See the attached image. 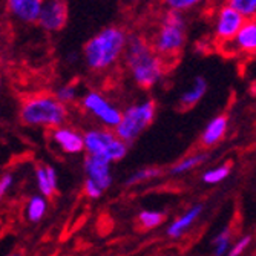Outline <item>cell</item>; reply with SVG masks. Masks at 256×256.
Segmentation results:
<instances>
[{"mask_svg":"<svg viewBox=\"0 0 256 256\" xmlns=\"http://www.w3.org/2000/svg\"><path fill=\"white\" fill-rule=\"evenodd\" d=\"M123 60L130 78L138 88L152 89L166 76V62L142 36H129Z\"/></svg>","mask_w":256,"mask_h":256,"instance_id":"1","label":"cell"},{"mask_svg":"<svg viewBox=\"0 0 256 256\" xmlns=\"http://www.w3.org/2000/svg\"><path fill=\"white\" fill-rule=\"evenodd\" d=\"M129 40L128 31L120 25L104 26L83 46V60L94 72H106L117 64L124 54Z\"/></svg>","mask_w":256,"mask_h":256,"instance_id":"2","label":"cell"},{"mask_svg":"<svg viewBox=\"0 0 256 256\" xmlns=\"http://www.w3.org/2000/svg\"><path fill=\"white\" fill-rule=\"evenodd\" d=\"M188 28L184 14L166 10L160 16L150 37L152 50L164 62L176 58L188 43Z\"/></svg>","mask_w":256,"mask_h":256,"instance_id":"3","label":"cell"},{"mask_svg":"<svg viewBox=\"0 0 256 256\" xmlns=\"http://www.w3.org/2000/svg\"><path fill=\"white\" fill-rule=\"evenodd\" d=\"M20 118L28 126L60 128L68 118V109L54 96L37 94L23 102Z\"/></svg>","mask_w":256,"mask_h":256,"instance_id":"4","label":"cell"},{"mask_svg":"<svg viewBox=\"0 0 256 256\" xmlns=\"http://www.w3.org/2000/svg\"><path fill=\"white\" fill-rule=\"evenodd\" d=\"M156 106L154 100H144L134 103L122 112V120L115 128V136L120 138L126 144L135 140L146 130L155 118Z\"/></svg>","mask_w":256,"mask_h":256,"instance_id":"5","label":"cell"},{"mask_svg":"<svg viewBox=\"0 0 256 256\" xmlns=\"http://www.w3.org/2000/svg\"><path fill=\"white\" fill-rule=\"evenodd\" d=\"M83 150L89 156L115 162L126 156L128 144L108 129H90L83 135Z\"/></svg>","mask_w":256,"mask_h":256,"instance_id":"6","label":"cell"},{"mask_svg":"<svg viewBox=\"0 0 256 256\" xmlns=\"http://www.w3.org/2000/svg\"><path fill=\"white\" fill-rule=\"evenodd\" d=\"M244 22H246V18L238 11H235L232 6H228L226 2L221 4L214 11V18H212L215 42L220 46L228 43L236 36V32L241 30Z\"/></svg>","mask_w":256,"mask_h":256,"instance_id":"7","label":"cell"},{"mask_svg":"<svg viewBox=\"0 0 256 256\" xmlns=\"http://www.w3.org/2000/svg\"><path fill=\"white\" fill-rule=\"evenodd\" d=\"M82 106L92 117H96L102 124L108 128H117L122 120V110L112 104L102 92L89 90L82 97Z\"/></svg>","mask_w":256,"mask_h":256,"instance_id":"8","label":"cell"},{"mask_svg":"<svg viewBox=\"0 0 256 256\" xmlns=\"http://www.w3.org/2000/svg\"><path fill=\"white\" fill-rule=\"evenodd\" d=\"M69 20L68 0H43L36 25L44 32L62 31Z\"/></svg>","mask_w":256,"mask_h":256,"instance_id":"9","label":"cell"},{"mask_svg":"<svg viewBox=\"0 0 256 256\" xmlns=\"http://www.w3.org/2000/svg\"><path fill=\"white\" fill-rule=\"evenodd\" d=\"M221 48L235 56H253L256 51V20H246L236 36Z\"/></svg>","mask_w":256,"mask_h":256,"instance_id":"10","label":"cell"},{"mask_svg":"<svg viewBox=\"0 0 256 256\" xmlns=\"http://www.w3.org/2000/svg\"><path fill=\"white\" fill-rule=\"evenodd\" d=\"M43 0H5L6 12L16 23L36 25Z\"/></svg>","mask_w":256,"mask_h":256,"instance_id":"11","label":"cell"},{"mask_svg":"<svg viewBox=\"0 0 256 256\" xmlns=\"http://www.w3.org/2000/svg\"><path fill=\"white\" fill-rule=\"evenodd\" d=\"M84 172H86V178L90 180L92 182H96L103 192L110 188L112 174H110L109 161L88 155L84 160Z\"/></svg>","mask_w":256,"mask_h":256,"instance_id":"12","label":"cell"},{"mask_svg":"<svg viewBox=\"0 0 256 256\" xmlns=\"http://www.w3.org/2000/svg\"><path fill=\"white\" fill-rule=\"evenodd\" d=\"M54 142L60 146V149L66 154H80L83 152V135L71 128H56L52 132Z\"/></svg>","mask_w":256,"mask_h":256,"instance_id":"13","label":"cell"},{"mask_svg":"<svg viewBox=\"0 0 256 256\" xmlns=\"http://www.w3.org/2000/svg\"><path fill=\"white\" fill-rule=\"evenodd\" d=\"M227 126H228V118L226 115H216V117H214L206 126V129L201 135V143L206 148L215 146L224 138V135L227 132Z\"/></svg>","mask_w":256,"mask_h":256,"instance_id":"14","label":"cell"},{"mask_svg":"<svg viewBox=\"0 0 256 256\" xmlns=\"http://www.w3.org/2000/svg\"><path fill=\"white\" fill-rule=\"evenodd\" d=\"M201 214H202V206L201 204H195L194 207H190L188 212H184L178 220H175L168 227V235L170 238H180V236H182L186 232H188L195 224V221L200 218Z\"/></svg>","mask_w":256,"mask_h":256,"instance_id":"15","label":"cell"},{"mask_svg":"<svg viewBox=\"0 0 256 256\" xmlns=\"http://www.w3.org/2000/svg\"><path fill=\"white\" fill-rule=\"evenodd\" d=\"M207 88L208 86H207V82L204 77H195L190 88L186 89L180 97L181 108L189 109V108H194L195 104H198L202 100V97L206 96Z\"/></svg>","mask_w":256,"mask_h":256,"instance_id":"16","label":"cell"},{"mask_svg":"<svg viewBox=\"0 0 256 256\" xmlns=\"http://www.w3.org/2000/svg\"><path fill=\"white\" fill-rule=\"evenodd\" d=\"M212 0H160V4L168 11H175L180 14H188L207 6Z\"/></svg>","mask_w":256,"mask_h":256,"instance_id":"17","label":"cell"},{"mask_svg":"<svg viewBox=\"0 0 256 256\" xmlns=\"http://www.w3.org/2000/svg\"><path fill=\"white\" fill-rule=\"evenodd\" d=\"M46 208H48V202H46L44 196H42V195L31 196V200L28 201V206H26L28 220L32 221V222H38L44 216Z\"/></svg>","mask_w":256,"mask_h":256,"instance_id":"18","label":"cell"},{"mask_svg":"<svg viewBox=\"0 0 256 256\" xmlns=\"http://www.w3.org/2000/svg\"><path fill=\"white\" fill-rule=\"evenodd\" d=\"M202 161H206V155L204 154H196V155H190L188 158H182L180 162L170 169V172L174 175H181V174H186L192 169H195L196 166H200Z\"/></svg>","mask_w":256,"mask_h":256,"instance_id":"19","label":"cell"},{"mask_svg":"<svg viewBox=\"0 0 256 256\" xmlns=\"http://www.w3.org/2000/svg\"><path fill=\"white\" fill-rule=\"evenodd\" d=\"M226 4L238 11L246 20L254 18L256 16V0H226Z\"/></svg>","mask_w":256,"mask_h":256,"instance_id":"20","label":"cell"},{"mask_svg":"<svg viewBox=\"0 0 256 256\" xmlns=\"http://www.w3.org/2000/svg\"><path fill=\"white\" fill-rule=\"evenodd\" d=\"M62 104H71L78 98V88L76 83H66L62 84L57 90H56V96H54Z\"/></svg>","mask_w":256,"mask_h":256,"instance_id":"21","label":"cell"},{"mask_svg":"<svg viewBox=\"0 0 256 256\" xmlns=\"http://www.w3.org/2000/svg\"><path fill=\"white\" fill-rule=\"evenodd\" d=\"M228 175H230V166L222 164V166H218V168H214L210 170L204 172L202 174V181L206 184H218L222 180H226Z\"/></svg>","mask_w":256,"mask_h":256,"instance_id":"22","label":"cell"},{"mask_svg":"<svg viewBox=\"0 0 256 256\" xmlns=\"http://www.w3.org/2000/svg\"><path fill=\"white\" fill-rule=\"evenodd\" d=\"M162 220H164V215L155 210H143L138 215V221L144 228H155L162 222Z\"/></svg>","mask_w":256,"mask_h":256,"instance_id":"23","label":"cell"},{"mask_svg":"<svg viewBox=\"0 0 256 256\" xmlns=\"http://www.w3.org/2000/svg\"><path fill=\"white\" fill-rule=\"evenodd\" d=\"M36 178H37V186H38V190L42 194V196L48 198L54 194V188L51 186L50 180H48V175H46V170H44V166H40L37 168L36 170Z\"/></svg>","mask_w":256,"mask_h":256,"instance_id":"24","label":"cell"},{"mask_svg":"<svg viewBox=\"0 0 256 256\" xmlns=\"http://www.w3.org/2000/svg\"><path fill=\"white\" fill-rule=\"evenodd\" d=\"M214 247H215V256H224V253L230 247V232H228V228L221 230L220 234L214 238Z\"/></svg>","mask_w":256,"mask_h":256,"instance_id":"25","label":"cell"},{"mask_svg":"<svg viewBox=\"0 0 256 256\" xmlns=\"http://www.w3.org/2000/svg\"><path fill=\"white\" fill-rule=\"evenodd\" d=\"M160 169H155V168H146V169H142L135 172L134 175L129 176L128 180V184L129 186H134V184H138V182H143V181H148V180H152V178H156L160 175Z\"/></svg>","mask_w":256,"mask_h":256,"instance_id":"26","label":"cell"},{"mask_svg":"<svg viewBox=\"0 0 256 256\" xmlns=\"http://www.w3.org/2000/svg\"><path fill=\"white\" fill-rule=\"evenodd\" d=\"M250 242H252V238L250 236H242L241 240L236 241V244H234V247L230 248L228 256H241L247 250V247L250 246Z\"/></svg>","mask_w":256,"mask_h":256,"instance_id":"27","label":"cell"},{"mask_svg":"<svg viewBox=\"0 0 256 256\" xmlns=\"http://www.w3.org/2000/svg\"><path fill=\"white\" fill-rule=\"evenodd\" d=\"M84 192H86V195H88L89 198H92V200H98V198H102V195H103V190L98 188V186H97L96 182H92L90 180H88V178H86V181H84Z\"/></svg>","mask_w":256,"mask_h":256,"instance_id":"28","label":"cell"},{"mask_svg":"<svg viewBox=\"0 0 256 256\" xmlns=\"http://www.w3.org/2000/svg\"><path fill=\"white\" fill-rule=\"evenodd\" d=\"M12 175L11 174H6V175H4L2 178H0V200H2L5 195H6V192L10 190V188L12 186Z\"/></svg>","mask_w":256,"mask_h":256,"instance_id":"29","label":"cell"},{"mask_svg":"<svg viewBox=\"0 0 256 256\" xmlns=\"http://www.w3.org/2000/svg\"><path fill=\"white\" fill-rule=\"evenodd\" d=\"M44 170H46V175H48L51 186L54 189H57V172H56V169L52 166H44Z\"/></svg>","mask_w":256,"mask_h":256,"instance_id":"30","label":"cell"},{"mask_svg":"<svg viewBox=\"0 0 256 256\" xmlns=\"http://www.w3.org/2000/svg\"><path fill=\"white\" fill-rule=\"evenodd\" d=\"M124 4H135V2H138V0H123Z\"/></svg>","mask_w":256,"mask_h":256,"instance_id":"31","label":"cell"},{"mask_svg":"<svg viewBox=\"0 0 256 256\" xmlns=\"http://www.w3.org/2000/svg\"><path fill=\"white\" fill-rule=\"evenodd\" d=\"M10 256H20L18 253H12V254H10Z\"/></svg>","mask_w":256,"mask_h":256,"instance_id":"32","label":"cell"}]
</instances>
